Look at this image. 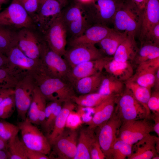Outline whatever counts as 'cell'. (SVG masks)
Here are the masks:
<instances>
[{
  "label": "cell",
  "mask_w": 159,
  "mask_h": 159,
  "mask_svg": "<svg viewBox=\"0 0 159 159\" xmlns=\"http://www.w3.org/2000/svg\"><path fill=\"white\" fill-rule=\"evenodd\" d=\"M9 68H0V89H8L11 84Z\"/></svg>",
  "instance_id": "43"
},
{
  "label": "cell",
  "mask_w": 159,
  "mask_h": 159,
  "mask_svg": "<svg viewBox=\"0 0 159 159\" xmlns=\"http://www.w3.org/2000/svg\"><path fill=\"white\" fill-rule=\"evenodd\" d=\"M15 107L14 94L4 99L0 103V118L5 119L9 117Z\"/></svg>",
  "instance_id": "40"
},
{
  "label": "cell",
  "mask_w": 159,
  "mask_h": 159,
  "mask_svg": "<svg viewBox=\"0 0 159 159\" xmlns=\"http://www.w3.org/2000/svg\"><path fill=\"white\" fill-rule=\"evenodd\" d=\"M148 118L123 122L119 129L117 137L133 145L153 131V125Z\"/></svg>",
  "instance_id": "10"
},
{
  "label": "cell",
  "mask_w": 159,
  "mask_h": 159,
  "mask_svg": "<svg viewBox=\"0 0 159 159\" xmlns=\"http://www.w3.org/2000/svg\"><path fill=\"white\" fill-rule=\"evenodd\" d=\"M108 97L103 96L96 92L79 96L76 95L73 97L72 101L78 106L94 107Z\"/></svg>",
  "instance_id": "36"
},
{
  "label": "cell",
  "mask_w": 159,
  "mask_h": 159,
  "mask_svg": "<svg viewBox=\"0 0 159 159\" xmlns=\"http://www.w3.org/2000/svg\"><path fill=\"white\" fill-rule=\"evenodd\" d=\"M135 34L128 33L125 39L119 45L113 58L121 62L133 61L138 50L135 39Z\"/></svg>",
  "instance_id": "24"
},
{
  "label": "cell",
  "mask_w": 159,
  "mask_h": 159,
  "mask_svg": "<svg viewBox=\"0 0 159 159\" xmlns=\"http://www.w3.org/2000/svg\"><path fill=\"white\" fill-rule=\"evenodd\" d=\"M138 8L143 11L145 9L148 0H132Z\"/></svg>",
  "instance_id": "52"
},
{
  "label": "cell",
  "mask_w": 159,
  "mask_h": 159,
  "mask_svg": "<svg viewBox=\"0 0 159 159\" xmlns=\"http://www.w3.org/2000/svg\"><path fill=\"white\" fill-rule=\"evenodd\" d=\"M147 106L150 111L154 114H159V91L155 90L151 93Z\"/></svg>",
  "instance_id": "45"
},
{
  "label": "cell",
  "mask_w": 159,
  "mask_h": 159,
  "mask_svg": "<svg viewBox=\"0 0 159 159\" xmlns=\"http://www.w3.org/2000/svg\"><path fill=\"white\" fill-rule=\"evenodd\" d=\"M8 142L5 141L0 137V149L7 148Z\"/></svg>",
  "instance_id": "56"
},
{
  "label": "cell",
  "mask_w": 159,
  "mask_h": 159,
  "mask_svg": "<svg viewBox=\"0 0 159 159\" xmlns=\"http://www.w3.org/2000/svg\"><path fill=\"white\" fill-rule=\"evenodd\" d=\"M153 119L154 121V123L153 125V131L159 137V114H154Z\"/></svg>",
  "instance_id": "51"
},
{
  "label": "cell",
  "mask_w": 159,
  "mask_h": 159,
  "mask_svg": "<svg viewBox=\"0 0 159 159\" xmlns=\"http://www.w3.org/2000/svg\"><path fill=\"white\" fill-rule=\"evenodd\" d=\"M145 42L159 46V23L152 29L144 43Z\"/></svg>",
  "instance_id": "47"
},
{
  "label": "cell",
  "mask_w": 159,
  "mask_h": 159,
  "mask_svg": "<svg viewBox=\"0 0 159 159\" xmlns=\"http://www.w3.org/2000/svg\"><path fill=\"white\" fill-rule=\"evenodd\" d=\"M43 37L51 50L61 56H63L66 51L67 35L62 12L51 24Z\"/></svg>",
  "instance_id": "13"
},
{
  "label": "cell",
  "mask_w": 159,
  "mask_h": 159,
  "mask_svg": "<svg viewBox=\"0 0 159 159\" xmlns=\"http://www.w3.org/2000/svg\"><path fill=\"white\" fill-rule=\"evenodd\" d=\"M95 129L87 127L82 129L78 136L77 152L74 159H90V150L97 138Z\"/></svg>",
  "instance_id": "23"
},
{
  "label": "cell",
  "mask_w": 159,
  "mask_h": 159,
  "mask_svg": "<svg viewBox=\"0 0 159 159\" xmlns=\"http://www.w3.org/2000/svg\"><path fill=\"white\" fill-rule=\"evenodd\" d=\"M25 9L32 18L37 11L40 4L38 0H15Z\"/></svg>",
  "instance_id": "41"
},
{
  "label": "cell",
  "mask_w": 159,
  "mask_h": 159,
  "mask_svg": "<svg viewBox=\"0 0 159 159\" xmlns=\"http://www.w3.org/2000/svg\"><path fill=\"white\" fill-rule=\"evenodd\" d=\"M159 57V46L145 42L141 44L133 60L138 65L143 62Z\"/></svg>",
  "instance_id": "34"
},
{
  "label": "cell",
  "mask_w": 159,
  "mask_h": 159,
  "mask_svg": "<svg viewBox=\"0 0 159 159\" xmlns=\"http://www.w3.org/2000/svg\"><path fill=\"white\" fill-rule=\"evenodd\" d=\"M122 0H92L86 4H81L91 25L98 24L108 26L112 23Z\"/></svg>",
  "instance_id": "3"
},
{
  "label": "cell",
  "mask_w": 159,
  "mask_h": 159,
  "mask_svg": "<svg viewBox=\"0 0 159 159\" xmlns=\"http://www.w3.org/2000/svg\"><path fill=\"white\" fill-rule=\"evenodd\" d=\"M70 46L66 50L63 56L71 68L81 63L105 57L94 45L80 44Z\"/></svg>",
  "instance_id": "15"
},
{
  "label": "cell",
  "mask_w": 159,
  "mask_h": 159,
  "mask_svg": "<svg viewBox=\"0 0 159 159\" xmlns=\"http://www.w3.org/2000/svg\"><path fill=\"white\" fill-rule=\"evenodd\" d=\"M83 123L77 112L71 111L67 118L65 127L72 130H77Z\"/></svg>",
  "instance_id": "42"
},
{
  "label": "cell",
  "mask_w": 159,
  "mask_h": 159,
  "mask_svg": "<svg viewBox=\"0 0 159 159\" xmlns=\"http://www.w3.org/2000/svg\"><path fill=\"white\" fill-rule=\"evenodd\" d=\"M157 70L138 66L135 73L129 80L140 85L151 89L154 86Z\"/></svg>",
  "instance_id": "32"
},
{
  "label": "cell",
  "mask_w": 159,
  "mask_h": 159,
  "mask_svg": "<svg viewBox=\"0 0 159 159\" xmlns=\"http://www.w3.org/2000/svg\"><path fill=\"white\" fill-rule=\"evenodd\" d=\"M40 61L42 70L46 75L67 81L71 67L64 58L48 47L46 42Z\"/></svg>",
  "instance_id": "7"
},
{
  "label": "cell",
  "mask_w": 159,
  "mask_h": 159,
  "mask_svg": "<svg viewBox=\"0 0 159 159\" xmlns=\"http://www.w3.org/2000/svg\"><path fill=\"white\" fill-rule=\"evenodd\" d=\"M26 152L28 159H49V157L46 155L37 151L29 149L26 147Z\"/></svg>",
  "instance_id": "49"
},
{
  "label": "cell",
  "mask_w": 159,
  "mask_h": 159,
  "mask_svg": "<svg viewBox=\"0 0 159 159\" xmlns=\"http://www.w3.org/2000/svg\"><path fill=\"white\" fill-rule=\"evenodd\" d=\"M21 140L26 147L47 155L50 154L51 146L47 138L26 117L24 120L18 122Z\"/></svg>",
  "instance_id": "4"
},
{
  "label": "cell",
  "mask_w": 159,
  "mask_h": 159,
  "mask_svg": "<svg viewBox=\"0 0 159 159\" xmlns=\"http://www.w3.org/2000/svg\"><path fill=\"white\" fill-rule=\"evenodd\" d=\"M62 19L70 40L79 37L91 25L81 4L78 3L62 11Z\"/></svg>",
  "instance_id": "6"
},
{
  "label": "cell",
  "mask_w": 159,
  "mask_h": 159,
  "mask_svg": "<svg viewBox=\"0 0 159 159\" xmlns=\"http://www.w3.org/2000/svg\"><path fill=\"white\" fill-rule=\"evenodd\" d=\"M63 0H45L32 18L35 28L43 35L62 11Z\"/></svg>",
  "instance_id": "12"
},
{
  "label": "cell",
  "mask_w": 159,
  "mask_h": 159,
  "mask_svg": "<svg viewBox=\"0 0 159 159\" xmlns=\"http://www.w3.org/2000/svg\"><path fill=\"white\" fill-rule=\"evenodd\" d=\"M19 131L18 126L5 120H0V137L8 142L18 134Z\"/></svg>",
  "instance_id": "39"
},
{
  "label": "cell",
  "mask_w": 159,
  "mask_h": 159,
  "mask_svg": "<svg viewBox=\"0 0 159 159\" xmlns=\"http://www.w3.org/2000/svg\"><path fill=\"white\" fill-rule=\"evenodd\" d=\"M10 0H0V4H6Z\"/></svg>",
  "instance_id": "58"
},
{
  "label": "cell",
  "mask_w": 159,
  "mask_h": 159,
  "mask_svg": "<svg viewBox=\"0 0 159 159\" xmlns=\"http://www.w3.org/2000/svg\"><path fill=\"white\" fill-rule=\"evenodd\" d=\"M63 103L51 101L46 105L45 111V119L42 126L47 133V136L53 128L56 119L59 113Z\"/></svg>",
  "instance_id": "33"
},
{
  "label": "cell",
  "mask_w": 159,
  "mask_h": 159,
  "mask_svg": "<svg viewBox=\"0 0 159 159\" xmlns=\"http://www.w3.org/2000/svg\"><path fill=\"white\" fill-rule=\"evenodd\" d=\"M159 23V0H148L143 11L138 32L141 44L145 42L153 28Z\"/></svg>",
  "instance_id": "17"
},
{
  "label": "cell",
  "mask_w": 159,
  "mask_h": 159,
  "mask_svg": "<svg viewBox=\"0 0 159 159\" xmlns=\"http://www.w3.org/2000/svg\"><path fill=\"white\" fill-rule=\"evenodd\" d=\"M132 145L117 137L112 149V159H125L128 158L132 154Z\"/></svg>",
  "instance_id": "37"
},
{
  "label": "cell",
  "mask_w": 159,
  "mask_h": 159,
  "mask_svg": "<svg viewBox=\"0 0 159 159\" xmlns=\"http://www.w3.org/2000/svg\"><path fill=\"white\" fill-rule=\"evenodd\" d=\"M78 136L76 130L65 128L51 146L52 150L49 158L74 159L77 152Z\"/></svg>",
  "instance_id": "11"
},
{
  "label": "cell",
  "mask_w": 159,
  "mask_h": 159,
  "mask_svg": "<svg viewBox=\"0 0 159 159\" xmlns=\"http://www.w3.org/2000/svg\"><path fill=\"white\" fill-rule=\"evenodd\" d=\"M113 29L106 25L93 24L87 28L81 36L70 40V46L80 44L95 45L103 39Z\"/></svg>",
  "instance_id": "19"
},
{
  "label": "cell",
  "mask_w": 159,
  "mask_h": 159,
  "mask_svg": "<svg viewBox=\"0 0 159 159\" xmlns=\"http://www.w3.org/2000/svg\"><path fill=\"white\" fill-rule=\"evenodd\" d=\"M120 95H111L94 107L93 116L87 124L88 127L95 129L107 121L111 117L115 109V105Z\"/></svg>",
  "instance_id": "18"
},
{
  "label": "cell",
  "mask_w": 159,
  "mask_h": 159,
  "mask_svg": "<svg viewBox=\"0 0 159 159\" xmlns=\"http://www.w3.org/2000/svg\"><path fill=\"white\" fill-rule=\"evenodd\" d=\"M112 58L105 56L77 64L71 68L67 80L73 87L75 82L81 78L102 72L105 65Z\"/></svg>",
  "instance_id": "16"
},
{
  "label": "cell",
  "mask_w": 159,
  "mask_h": 159,
  "mask_svg": "<svg viewBox=\"0 0 159 159\" xmlns=\"http://www.w3.org/2000/svg\"><path fill=\"white\" fill-rule=\"evenodd\" d=\"M8 60L7 56L0 53V68L6 67L8 65Z\"/></svg>",
  "instance_id": "53"
},
{
  "label": "cell",
  "mask_w": 159,
  "mask_h": 159,
  "mask_svg": "<svg viewBox=\"0 0 159 159\" xmlns=\"http://www.w3.org/2000/svg\"><path fill=\"white\" fill-rule=\"evenodd\" d=\"M159 137L148 134L135 144L128 159H151L158 155L156 148Z\"/></svg>",
  "instance_id": "20"
},
{
  "label": "cell",
  "mask_w": 159,
  "mask_h": 159,
  "mask_svg": "<svg viewBox=\"0 0 159 159\" xmlns=\"http://www.w3.org/2000/svg\"><path fill=\"white\" fill-rule=\"evenodd\" d=\"M17 32L0 25V53L6 55L12 47L17 45Z\"/></svg>",
  "instance_id": "31"
},
{
  "label": "cell",
  "mask_w": 159,
  "mask_h": 159,
  "mask_svg": "<svg viewBox=\"0 0 159 159\" xmlns=\"http://www.w3.org/2000/svg\"><path fill=\"white\" fill-rule=\"evenodd\" d=\"M0 25L14 30L23 28L36 29L33 20L25 9L15 0L0 12Z\"/></svg>",
  "instance_id": "5"
},
{
  "label": "cell",
  "mask_w": 159,
  "mask_h": 159,
  "mask_svg": "<svg viewBox=\"0 0 159 159\" xmlns=\"http://www.w3.org/2000/svg\"><path fill=\"white\" fill-rule=\"evenodd\" d=\"M39 90L46 99L63 103L72 100L76 95L74 88L67 81L52 77L41 71Z\"/></svg>",
  "instance_id": "2"
},
{
  "label": "cell",
  "mask_w": 159,
  "mask_h": 159,
  "mask_svg": "<svg viewBox=\"0 0 159 159\" xmlns=\"http://www.w3.org/2000/svg\"><path fill=\"white\" fill-rule=\"evenodd\" d=\"M116 103L114 112L122 122L146 118L145 108L125 88L118 96Z\"/></svg>",
  "instance_id": "8"
},
{
  "label": "cell",
  "mask_w": 159,
  "mask_h": 159,
  "mask_svg": "<svg viewBox=\"0 0 159 159\" xmlns=\"http://www.w3.org/2000/svg\"><path fill=\"white\" fill-rule=\"evenodd\" d=\"M1 9V5H0V11Z\"/></svg>",
  "instance_id": "60"
},
{
  "label": "cell",
  "mask_w": 159,
  "mask_h": 159,
  "mask_svg": "<svg viewBox=\"0 0 159 159\" xmlns=\"http://www.w3.org/2000/svg\"><path fill=\"white\" fill-rule=\"evenodd\" d=\"M155 90L159 91V68L156 71L153 87Z\"/></svg>",
  "instance_id": "54"
},
{
  "label": "cell",
  "mask_w": 159,
  "mask_h": 159,
  "mask_svg": "<svg viewBox=\"0 0 159 159\" xmlns=\"http://www.w3.org/2000/svg\"><path fill=\"white\" fill-rule=\"evenodd\" d=\"M45 0H38L39 2V4H41L42 2H43Z\"/></svg>",
  "instance_id": "59"
},
{
  "label": "cell",
  "mask_w": 159,
  "mask_h": 159,
  "mask_svg": "<svg viewBox=\"0 0 159 159\" xmlns=\"http://www.w3.org/2000/svg\"><path fill=\"white\" fill-rule=\"evenodd\" d=\"M143 11L132 0H122L114 15V30L135 35L139 30Z\"/></svg>",
  "instance_id": "1"
},
{
  "label": "cell",
  "mask_w": 159,
  "mask_h": 159,
  "mask_svg": "<svg viewBox=\"0 0 159 159\" xmlns=\"http://www.w3.org/2000/svg\"><path fill=\"white\" fill-rule=\"evenodd\" d=\"M41 94V92L39 88L34 90L32 99L27 112V117L32 123L37 125H39V102Z\"/></svg>",
  "instance_id": "38"
},
{
  "label": "cell",
  "mask_w": 159,
  "mask_h": 159,
  "mask_svg": "<svg viewBox=\"0 0 159 159\" xmlns=\"http://www.w3.org/2000/svg\"><path fill=\"white\" fill-rule=\"evenodd\" d=\"M34 90L25 87H17L14 91L15 107L18 116L22 120L26 117V115L33 96Z\"/></svg>",
  "instance_id": "26"
},
{
  "label": "cell",
  "mask_w": 159,
  "mask_h": 159,
  "mask_svg": "<svg viewBox=\"0 0 159 159\" xmlns=\"http://www.w3.org/2000/svg\"><path fill=\"white\" fill-rule=\"evenodd\" d=\"M122 122L114 111L110 118L99 127L97 138L105 158L112 159L111 151Z\"/></svg>",
  "instance_id": "14"
},
{
  "label": "cell",
  "mask_w": 159,
  "mask_h": 159,
  "mask_svg": "<svg viewBox=\"0 0 159 159\" xmlns=\"http://www.w3.org/2000/svg\"><path fill=\"white\" fill-rule=\"evenodd\" d=\"M8 64L18 66L22 69H32L35 68L37 60L26 56L19 48L17 45L11 48L6 55Z\"/></svg>",
  "instance_id": "29"
},
{
  "label": "cell",
  "mask_w": 159,
  "mask_h": 159,
  "mask_svg": "<svg viewBox=\"0 0 159 159\" xmlns=\"http://www.w3.org/2000/svg\"><path fill=\"white\" fill-rule=\"evenodd\" d=\"M7 150L9 159H28L26 147L18 134L8 141Z\"/></svg>",
  "instance_id": "35"
},
{
  "label": "cell",
  "mask_w": 159,
  "mask_h": 159,
  "mask_svg": "<svg viewBox=\"0 0 159 159\" xmlns=\"http://www.w3.org/2000/svg\"><path fill=\"white\" fill-rule=\"evenodd\" d=\"M125 88L124 82L105 75L97 92L105 97L111 95H120L123 92Z\"/></svg>",
  "instance_id": "30"
},
{
  "label": "cell",
  "mask_w": 159,
  "mask_h": 159,
  "mask_svg": "<svg viewBox=\"0 0 159 159\" xmlns=\"http://www.w3.org/2000/svg\"><path fill=\"white\" fill-rule=\"evenodd\" d=\"M90 155L91 159H104L106 158L101 148L97 137L91 148Z\"/></svg>",
  "instance_id": "46"
},
{
  "label": "cell",
  "mask_w": 159,
  "mask_h": 159,
  "mask_svg": "<svg viewBox=\"0 0 159 159\" xmlns=\"http://www.w3.org/2000/svg\"><path fill=\"white\" fill-rule=\"evenodd\" d=\"M79 2L78 3L81 4H86L90 2L92 0H77Z\"/></svg>",
  "instance_id": "57"
},
{
  "label": "cell",
  "mask_w": 159,
  "mask_h": 159,
  "mask_svg": "<svg viewBox=\"0 0 159 159\" xmlns=\"http://www.w3.org/2000/svg\"><path fill=\"white\" fill-rule=\"evenodd\" d=\"M104 70L107 76L124 82L133 74V68L130 62L118 61L113 58L105 65Z\"/></svg>",
  "instance_id": "21"
},
{
  "label": "cell",
  "mask_w": 159,
  "mask_h": 159,
  "mask_svg": "<svg viewBox=\"0 0 159 159\" xmlns=\"http://www.w3.org/2000/svg\"><path fill=\"white\" fill-rule=\"evenodd\" d=\"M13 94V91L8 89H0V103L5 98Z\"/></svg>",
  "instance_id": "50"
},
{
  "label": "cell",
  "mask_w": 159,
  "mask_h": 159,
  "mask_svg": "<svg viewBox=\"0 0 159 159\" xmlns=\"http://www.w3.org/2000/svg\"><path fill=\"white\" fill-rule=\"evenodd\" d=\"M35 29L23 28L17 32V46L27 57L39 60L45 42L34 31Z\"/></svg>",
  "instance_id": "9"
},
{
  "label": "cell",
  "mask_w": 159,
  "mask_h": 159,
  "mask_svg": "<svg viewBox=\"0 0 159 159\" xmlns=\"http://www.w3.org/2000/svg\"><path fill=\"white\" fill-rule=\"evenodd\" d=\"M105 76L102 72L81 78L73 85L74 90L80 95L97 92Z\"/></svg>",
  "instance_id": "27"
},
{
  "label": "cell",
  "mask_w": 159,
  "mask_h": 159,
  "mask_svg": "<svg viewBox=\"0 0 159 159\" xmlns=\"http://www.w3.org/2000/svg\"><path fill=\"white\" fill-rule=\"evenodd\" d=\"M77 112L80 116L83 123L87 124L91 120L94 114V107H83L78 106Z\"/></svg>",
  "instance_id": "44"
},
{
  "label": "cell",
  "mask_w": 159,
  "mask_h": 159,
  "mask_svg": "<svg viewBox=\"0 0 159 159\" xmlns=\"http://www.w3.org/2000/svg\"><path fill=\"white\" fill-rule=\"evenodd\" d=\"M0 5H2L0 4Z\"/></svg>",
  "instance_id": "61"
},
{
  "label": "cell",
  "mask_w": 159,
  "mask_h": 159,
  "mask_svg": "<svg viewBox=\"0 0 159 159\" xmlns=\"http://www.w3.org/2000/svg\"><path fill=\"white\" fill-rule=\"evenodd\" d=\"M127 34V32H120L113 29L98 43L100 47L99 49L105 56V55L106 56L112 57L117 48L126 37Z\"/></svg>",
  "instance_id": "25"
},
{
  "label": "cell",
  "mask_w": 159,
  "mask_h": 159,
  "mask_svg": "<svg viewBox=\"0 0 159 159\" xmlns=\"http://www.w3.org/2000/svg\"><path fill=\"white\" fill-rule=\"evenodd\" d=\"M75 107V104L72 100L63 103L62 108L55 120L52 130L47 137L51 146L62 134L66 128V123L68 115Z\"/></svg>",
  "instance_id": "22"
},
{
  "label": "cell",
  "mask_w": 159,
  "mask_h": 159,
  "mask_svg": "<svg viewBox=\"0 0 159 159\" xmlns=\"http://www.w3.org/2000/svg\"><path fill=\"white\" fill-rule=\"evenodd\" d=\"M138 66L157 70L159 68V57L141 63Z\"/></svg>",
  "instance_id": "48"
},
{
  "label": "cell",
  "mask_w": 159,
  "mask_h": 159,
  "mask_svg": "<svg viewBox=\"0 0 159 159\" xmlns=\"http://www.w3.org/2000/svg\"><path fill=\"white\" fill-rule=\"evenodd\" d=\"M9 159V155L7 149H0V159Z\"/></svg>",
  "instance_id": "55"
},
{
  "label": "cell",
  "mask_w": 159,
  "mask_h": 159,
  "mask_svg": "<svg viewBox=\"0 0 159 159\" xmlns=\"http://www.w3.org/2000/svg\"><path fill=\"white\" fill-rule=\"evenodd\" d=\"M124 83L125 89L145 108L146 111V118H148L150 111L148 107L147 103L151 95V89L140 85L130 80Z\"/></svg>",
  "instance_id": "28"
}]
</instances>
